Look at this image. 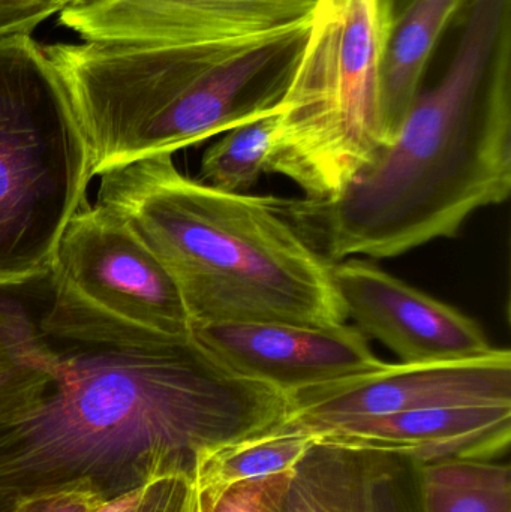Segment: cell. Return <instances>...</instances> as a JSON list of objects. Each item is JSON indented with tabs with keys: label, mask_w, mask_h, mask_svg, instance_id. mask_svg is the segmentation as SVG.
<instances>
[{
	"label": "cell",
	"mask_w": 511,
	"mask_h": 512,
	"mask_svg": "<svg viewBox=\"0 0 511 512\" xmlns=\"http://www.w3.org/2000/svg\"><path fill=\"white\" fill-rule=\"evenodd\" d=\"M371 512H419L414 493L413 463L381 454L372 484Z\"/></svg>",
	"instance_id": "cell-21"
},
{
	"label": "cell",
	"mask_w": 511,
	"mask_h": 512,
	"mask_svg": "<svg viewBox=\"0 0 511 512\" xmlns=\"http://www.w3.org/2000/svg\"><path fill=\"white\" fill-rule=\"evenodd\" d=\"M92 179L83 128L44 47L32 33L0 36V286L47 276Z\"/></svg>",
	"instance_id": "cell-5"
},
{
	"label": "cell",
	"mask_w": 511,
	"mask_h": 512,
	"mask_svg": "<svg viewBox=\"0 0 511 512\" xmlns=\"http://www.w3.org/2000/svg\"><path fill=\"white\" fill-rule=\"evenodd\" d=\"M281 426L312 436L360 418L446 406L511 405V352L383 369L288 394Z\"/></svg>",
	"instance_id": "cell-8"
},
{
	"label": "cell",
	"mask_w": 511,
	"mask_h": 512,
	"mask_svg": "<svg viewBox=\"0 0 511 512\" xmlns=\"http://www.w3.org/2000/svg\"><path fill=\"white\" fill-rule=\"evenodd\" d=\"M309 26L245 44L191 48L141 72L114 117L107 171L174 155L279 108Z\"/></svg>",
	"instance_id": "cell-6"
},
{
	"label": "cell",
	"mask_w": 511,
	"mask_h": 512,
	"mask_svg": "<svg viewBox=\"0 0 511 512\" xmlns=\"http://www.w3.org/2000/svg\"><path fill=\"white\" fill-rule=\"evenodd\" d=\"M419 512H511L510 466L494 460L413 463Z\"/></svg>",
	"instance_id": "cell-16"
},
{
	"label": "cell",
	"mask_w": 511,
	"mask_h": 512,
	"mask_svg": "<svg viewBox=\"0 0 511 512\" xmlns=\"http://www.w3.org/2000/svg\"><path fill=\"white\" fill-rule=\"evenodd\" d=\"M39 327L59 345L134 351L194 336L168 271L128 221L98 201L75 213L57 243Z\"/></svg>",
	"instance_id": "cell-7"
},
{
	"label": "cell",
	"mask_w": 511,
	"mask_h": 512,
	"mask_svg": "<svg viewBox=\"0 0 511 512\" xmlns=\"http://www.w3.org/2000/svg\"><path fill=\"white\" fill-rule=\"evenodd\" d=\"M511 191V0H470L449 68L390 143L327 200L276 207L330 262L395 258L458 236Z\"/></svg>",
	"instance_id": "cell-2"
},
{
	"label": "cell",
	"mask_w": 511,
	"mask_h": 512,
	"mask_svg": "<svg viewBox=\"0 0 511 512\" xmlns=\"http://www.w3.org/2000/svg\"><path fill=\"white\" fill-rule=\"evenodd\" d=\"M38 2L53 3L63 9L65 6L77 5V3L87 2V0H38Z\"/></svg>",
	"instance_id": "cell-24"
},
{
	"label": "cell",
	"mask_w": 511,
	"mask_h": 512,
	"mask_svg": "<svg viewBox=\"0 0 511 512\" xmlns=\"http://www.w3.org/2000/svg\"><path fill=\"white\" fill-rule=\"evenodd\" d=\"M29 285V283H27ZM0 286V421L32 403L56 372V345L39 327L26 286Z\"/></svg>",
	"instance_id": "cell-15"
},
{
	"label": "cell",
	"mask_w": 511,
	"mask_h": 512,
	"mask_svg": "<svg viewBox=\"0 0 511 512\" xmlns=\"http://www.w3.org/2000/svg\"><path fill=\"white\" fill-rule=\"evenodd\" d=\"M381 454L314 439L288 477L279 512H371Z\"/></svg>",
	"instance_id": "cell-14"
},
{
	"label": "cell",
	"mask_w": 511,
	"mask_h": 512,
	"mask_svg": "<svg viewBox=\"0 0 511 512\" xmlns=\"http://www.w3.org/2000/svg\"><path fill=\"white\" fill-rule=\"evenodd\" d=\"M98 203L119 213L176 283L192 321H348L329 259L282 216L275 197L228 194L183 176L173 155L102 174Z\"/></svg>",
	"instance_id": "cell-3"
},
{
	"label": "cell",
	"mask_w": 511,
	"mask_h": 512,
	"mask_svg": "<svg viewBox=\"0 0 511 512\" xmlns=\"http://www.w3.org/2000/svg\"><path fill=\"white\" fill-rule=\"evenodd\" d=\"M194 337L227 369L282 394L347 381L383 369L357 327L222 322L194 327Z\"/></svg>",
	"instance_id": "cell-10"
},
{
	"label": "cell",
	"mask_w": 511,
	"mask_h": 512,
	"mask_svg": "<svg viewBox=\"0 0 511 512\" xmlns=\"http://www.w3.org/2000/svg\"><path fill=\"white\" fill-rule=\"evenodd\" d=\"M320 0H87L59 12L84 41L248 42L309 24Z\"/></svg>",
	"instance_id": "cell-9"
},
{
	"label": "cell",
	"mask_w": 511,
	"mask_h": 512,
	"mask_svg": "<svg viewBox=\"0 0 511 512\" xmlns=\"http://www.w3.org/2000/svg\"><path fill=\"white\" fill-rule=\"evenodd\" d=\"M54 343V342H53ZM57 346L56 372L0 421V511L84 487L104 501L284 420L287 397L243 378L194 336L161 349Z\"/></svg>",
	"instance_id": "cell-1"
},
{
	"label": "cell",
	"mask_w": 511,
	"mask_h": 512,
	"mask_svg": "<svg viewBox=\"0 0 511 512\" xmlns=\"http://www.w3.org/2000/svg\"><path fill=\"white\" fill-rule=\"evenodd\" d=\"M470 0H410L396 14L383 63V123L387 144L398 131L444 30ZM386 144V146H387Z\"/></svg>",
	"instance_id": "cell-13"
},
{
	"label": "cell",
	"mask_w": 511,
	"mask_h": 512,
	"mask_svg": "<svg viewBox=\"0 0 511 512\" xmlns=\"http://www.w3.org/2000/svg\"><path fill=\"white\" fill-rule=\"evenodd\" d=\"M407 462L494 460L509 450L511 405L446 406L360 418L312 435Z\"/></svg>",
	"instance_id": "cell-12"
},
{
	"label": "cell",
	"mask_w": 511,
	"mask_h": 512,
	"mask_svg": "<svg viewBox=\"0 0 511 512\" xmlns=\"http://www.w3.org/2000/svg\"><path fill=\"white\" fill-rule=\"evenodd\" d=\"M98 493L84 487H71L20 501L23 512H96L104 504Z\"/></svg>",
	"instance_id": "cell-22"
},
{
	"label": "cell",
	"mask_w": 511,
	"mask_h": 512,
	"mask_svg": "<svg viewBox=\"0 0 511 512\" xmlns=\"http://www.w3.org/2000/svg\"><path fill=\"white\" fill-rule=\"evenodd\" d=\"M33 2V0H0V6L20 5V3ZM38 2V0H36Z\"/></svg>",
	"instance_id": "cell-25"
},
{
	"label": "cell",
	"mask_w": 511,
	"mask_h": 512,
	"mask_svg": "<svg viewBox=\"0 0 511 512\" xmlns=\"http://www.w3.org/2000/svg\"><path fill=\"white\" fill-rule=\"evenodd\" d=\"M0 512H23V507H21L20 502H18V504H15L14 507L11 508V510L0 511Z\"/></svg>",
	"instance_id": "cell-26"
},
{
	"label": "cell",
	"mask_w": 511,
	"mask_h": 512,
	"mask_svg": "<svg viewBox=\"0 0 511 512\" xmlns=\"http://www.w3.org/2000/svg\"><path fill=\"white\" fill-rule=\"evenodd\" d=\"M96 512H195L194 481L185 472H171L143 486L108 499Z\"/></svg>",
	"instance_id": "cell-20"
},
{
	"label": "cell",
	"mask_w": 511,
	"mask_h": 512,
	"mask_svg": "<svg viewBox=\"0 0 511 512\" xmlns=\"http://www.w3.org/2000/svg\"><path fill=\"white\" fill-rule=\"evenodd\" d=\"M314 438L276 424L272 429L203 454L192 481L197 489H219L240 481L293 471Z\"/></svg>",
	"instance_id": "cell-17"
},
{
	"label": "cell",
	"mask_w": 511,
	"mask_h": 512,
	"mask_svg": "<svg viewBox=\"0 0 511 512\" xmlns=\"http://www.w3.org/2000/svg\"><path fill=\"white\" fill-rule=\"evenodd\" d=\"M290 472L240 481L219 489L194 486L195 512H279Z\"/></svg>",
	"instance_id": "cell-19"
},
{
	"label": "cell",
	"mask_w": 511,
	"mask_h": 512,
	"mask_svg": "<svg viewBox=\"0 0 511 512\" xmlns=\"http://www.w3.org/2000/svg\"><path fill=\"white\" fill-rule=\"evenodd\" d=\"M279 108L225 132L204 152L198 182L228 194H248L270 173Z\"/></svg>",
	"instance_id": "cell-18"
},
{
	"label": "cell",
	"mask_w": 511,
	"mask_h": 512,
	"mask_svg": "<svg viewBox=\"0 0 511 512\" xmlns=\"http://www.w3.org/2000/svg\"><path fill=\"white\" fill-rule=\"evenodd\" d=\"M332 276L348 318L401 363L470 360L495 349L479 322L368 259L333 262Z\"/></svg>",
	"instance_id": "cell-11"
},
{
	"label": "cell",
	"mask_w": 511,
	"mask_h": 512,
	"mask_svg": "<svg viewBox=\"0 0 511 512\" xmlns=\"http://www.w3.org/2000/svg\"><path fill=\"white\" fill-rule=\"evenodd\" d=\"M395 0H320L287 95L269 174L305 198L341 194L386 147L383 63Z\"/></svg>",
	"instance_id": "cell-4"
},
{
	"label": "cell",
	"mask_w": 511,
	"mask_h": 512,
	"mask_svg": "<svg viewBox=\"0 0 511 512\" xmlns=\"http://www.w3.org/2000/svg\"><path fill=\"white\" fill-rule=\"evenodd\" d=\"M60 11V6L36 0L20 5L0 6V36L18 32L32 33L39 24Z\"/></svg>",
	"instance_id": "cell-23"
}]
</instances>
